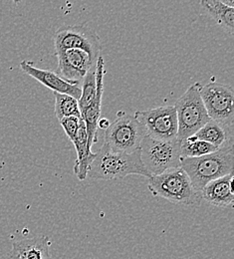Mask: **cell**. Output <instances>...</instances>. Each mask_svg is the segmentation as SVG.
I'll return each mask as SVG.
<instances>
[{"instance_id":"obj_7","label":"cell","mask_w":234,"mask_h":259,"mask_svg":"<svg viewBox=\"0 0 234 259\" xmlns=\"http://www.w3.org/2000/svg\"><path fill=\"white\" fill-rule=\"evenodd\" d=\"M201 97L210 120L233 126L234 91L231 86L210 82L201 87Z\"/></svg>"},{"instance_id":"obj_3","label":"cell","mask_w":234,"mask_h":259,"mask_svg":"<svg viewBox=\"0 0 234 259\" xmlns=\"http://www.w3.org/2000/svg\"><path fill=\"white\" fill-rule=\"evenodd\" d=\"M148 189L153 195L177 204L196 205L201 201V193L195 190L189 176L181 167L151 176L148 178Z\"/></svg>"},{"instance_id":"obj_10","label":"cell","mask_w":234,"mask_h":259,"mask_svg":"<svg viewBox=\"0 0 234 259\" xmlns=\"http://www.w3.org/2000/svg\"><path fill=\"white\" fill-rule=\"evenodd\" d=\"M55 54L58 59V75L68 81L80 82L97 63L80 49H68Z\"/></svg>"},{"instance_id":"obj_2","label":"cell","mask_w":234,"mask_h":259,"mask_svg":"<svg viewBox=\"0 0 234 259\" xmlns=\"http://www.w3.org/2000/svg\"><path fill=\"white\" fill-rule=\"evenodd\" d=\"M233 145L200 158H182L180 167L189 176L195 190H201L210 182L233 174Z\"/></svg>"},{"instance_id":"obj_17","label":"cell","mask_w":234,"mask_h":259,"mask_svg":"<svg viewBox=\"0 0 234 259\" xmlns=\"http://www.w3.org/2000/svg\"><path fill=\"white\" fill-rule=\"evenodd\" d=\"M203 10L215 20L226 32L233 34L234 8L228 7L221 0H202L201 2Z\"/></svg>"},{"instance_id":"obj_1","label":"cell","mask_w":234,"mask_h":259,"mask_svg":"<svg viewBox=\"0 0 234 259\" xmlns=\"http://www.w3.org/2000/svg\"><path fill=\"white\" fill-rule=\"evenodd\" d=\"M131 175L150 178L141 160V150L134 153H122L112 150L105 142L91 163L88 175L91 179L114 181Z\"/></svg>"},{"instance_id":"obj_20","label":"cell","mask_w":234,"mask_h":259,"mask_svg":"<svg viewBox=\"0 0 234 259\" xmlns=\"http://www.w3.org/2000/svg\"><path fill=\"white\" fill-rule=\"evenodd\" d=\"M96 66L93 67L83 78V86L81 88V97L78 100L80 111L86 109L96 96Z\"/></svg>"},{"instance_id":"obj_21","label":"cell","mask_w":234,"mask_h":259,"mask_svg":"<svg viewBox=\"0 0 234 259\" xmlns=\"http://www.w3.org/2000/svg\"><path fill=\"white\" fill-rule=\"evenodd\" d=\"M81 121H82V118H78V117H67L59 121L60 125L62 126L66 136L71 142H73L75 138V135L79 129Z\"/></svg>"},{"instance_id":"obj_5","label":"cell","mask_w":234,"mask_h":259,"mask_svg":"<svg viewBox=\"0 0 234 259\" xmlns=\"http://www.w3.org/2000/svg\"><path fill=\"white\" fill-rule=\"evenodd\" d=\"M139 150L141 160L150 176H158L180 167V142L177 139L159 141L146 136Z\"/></svg>"},{"instance_id":"obj_4","label":"cell","mask_w":234,"mask_h":259,"mask_svg":"<svg viewBox=\"0 0 234 259\" xmlns=\"http://www.w3.org/2000/svg\"><path fill=\"white\" fill-rule=\"evenodd\" d=\"M200 82L193 84L173 105L177 118V140L194 136L210 120L201 97Z\"/></svg>"},{"instance_id":"obj_8","label":"cell","mask_w":234,"mask_h":259,"mask_svg":"<svg viewBox=\"0 0 234 259\" xmlns=\"http://www.w3.org/2000/svg\"><path fill=\"white\" fill-rule=\"evenodd\" d=\"M134 116L150 138L159 141L177 139V118L174 106L167 105L145 111H136Z\"/></svg>"},{"instance_id":"obj_15","label":"cell","mask_w":234,"mask_h":259,"mask_svg":"<svg viewBox=\"0 0 234 259\" xmlns=\"http://www.w3.org/2000/svg\"><path fill=\"white\" fill-rule=\"evenodd\" d=\"M73 145L77 152V160L74 164V174L80 181H85L89 167L95 159L96 153L88 148V137L84 121L82 120L73 140Z\"/></svg>"},{"instance_id":"obj_11","label":"cell","mask_w":234,"mask_h":259,"mask_svg":"<svg viewBox=\"0 0 234 259\" xmlns=\"http://www.w3.org/2000/svg\"><path fill=\"white\" fill-rule=\"evenodd\" d=\"M19 66L25 74L32 77L46 88L54 91V93L66 94L77 100L81 97L80 82L65 80L54 71L39 69L26 60L20 62Z\"/></svg>"},{"instance_id":"obj_16","label":"cell","mask_w":234,"mask_h":259,"mask_svg":"<svg viewBox=\"0 0 234 259\" xmlns=\"http://www.w3.org/2000/svg\"><path fill=\"white\" fill-rule=\"evenodd\" d=\"M233 126H226L213 120H209L200 131L193 137L208 144L213 145L217 149H221L233 145Z\"/></svg>"},{"instance_id":"obj_12","label":"cell","mask_w":234,"mask_h":259,"mask_svg":"<svg viewBox=\"0 0 234 259\" xmlns=\"http://www.w3.org/2000/svg\"><path fill=\"white\" fill-rule=\"evenodd\" d=\"M105 61L100 56L96 63V84L97 91L96 96L91 104L81 112V118L85 123L87 137H88V148L92 150L94 144L98 142V121L100 120L102 99L104 92V76H105Z\"/></svg>"},{"instance_id":"obj_22","label":"cell","mask_w":234,"mask_h":259,"mask_svg":"<svg viewBox=\"0 0 234 259\" xmlns=\"http://www.w3.org/2000/svg\"><path fill=\"white\" fill-rule=\"evenodd\" d=\"M111 125V122L109 121V119H106V118H102L99 121H98V129L100 128L101 130L108 129Z\"/></svg>"},{"instance_id":"obj_19","label":"cell","mask_w":234,"mask_h":259,"mask_svg":"<svg viewBox=\"0 0 234 259\" xmlns=\"http://www.w3.org/2000/svg\"><path fill=\"white\" fill-rule=\"evenodd\" d=\"M55 96V115L60 121L67 117L81 118V111L78 100L66 94L54 93Z\"/></svg>"},{"instance_id":"obj_18","label":"cell","mask_w":234,"mask_h":259,"mask_svg":"<svg viewBox=\"0 0 234 259\" xmlns=\"http://www.w3.org/2000/svg\"><path fill=\"white\" fill-rule=\"evenodd\" d=\"M217 149L211 144L195 139L193 136L180 142V153L182 158H200L216 152Z\"/></svg>"},{"instance_id":"obj_6","label":"cell","mask_w":234,"mask_h":259,"mask_svg":"<svg viewBox=\"0 0 234 259\" xmlns=\"http://www.w3.org/2000/svg\"><path fill=\"white\" fill-rule=\"evenodd\" d=\"M147 136L141 123L125 111L117 113L116 120L105 131V143L114 151L134 153Z\"/></svg>"},{"instance_id":"obj_13","label":"cell","mask_w":234,"mask_h":259,"mask_svg":"<svg viewBox=\"0 0 234 259\" xmlns=\"http://www.w3.org/2000/svg\"><path fill=\"white\" fill-rule=\"evenodd\" d=\"M50 237L46 235L26 238L12 243L10 259H52L49 248Z\"/></svg>"},{"instance_id":"obj_14","label":"cell","mask_w":234,"mask_h":259,"mask_svg":"<svg viewBox=\"0 0 234 259\" xmlns=\"http://www.w3.org/2000/svg\"><path fill=\"white\" fill-rule=\"evenodd\" d=\"M232 184L233 174L214 180L201 190V199L218 207L230 206L234 201Z\"/></svg>"},{"instance_id":"obj_23","label":"cell","mask_w":234,"mask_h":259,"mask_svg":"<svg viewBox=\"0 0 234 259\" xmlns=\"http://www.w3.org/2000/svg\"><path fill=\"white\" fill-rule=\"evenodd\" d=\"M221 2L228 7L234 8V0H221Z\"/></svg>"},{"instance_id":"obj_9","label":"cell","mask_w":234,"mask_h":259,"mask_svg":"<svg viewBox=\"0 0 234 259\" xmlns=\"http://www.w3.org/2000/svg\"><path fill=\"white\" fill-rule=\"evenodd\" d=\"M55 53L68 49H80L87 52L97 62L100 57L101 42L95 30L85 25H63L54 35Z\"/></svg>"}]
</instances>
